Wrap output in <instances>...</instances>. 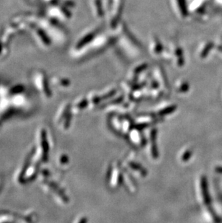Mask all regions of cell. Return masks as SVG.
<instances>
[{
    "label": "cell",
    "mask_w": 222,
    "mask_h": 223,
    "mask_svg": "<svg viewBox=\"0 0 222 223\" xmlns=\"http://www.w3.org/2000/svg\"><path fill=\"white\" fill-rule=\"evenodd\" d=\"M175 11L181 18H185L188 15V8L185 0H172Z\"/></svg>",
    "instance_id": "cell-2"
},
{
    "label": "cell",
    "mask_w": 222,
    "mask_h": 223,
    "mask_svg": "<svg viewBox=\"0 0 222 223\" xmlns=\"http://www.w3.org/2000/svg\"><path fill=\"white\" fill-rule=\"evenodd\" d=\"M129 165H130V167H131V168L134 169V170L140 171L141 173L142 174V175H144V176H145V175H147V171H146L145 169L143 168V167H141V165H139V164L136 163V162H131L129 163Z\"/></svg>",
    "instance_id": "cell-9"
},
{
    "label": "cell",
    "mask_w": 222,
    "mask_h": 223,
    "mask_svg": "<svg viewBox=\"0 0 222 223\" xmlns=\"http://www.w3.org/2000/svg\"><path fill=\"white\" fill-rule=\"evenodd\" d=\"M97 33H98V30L97 29H95L93 31H90L89 33H87V34L82 36L78 43H77L76 48H81L82 47L87 46V44H88V43L90 44V43H92L95 40L94 38H95Z\"/></svg>",
    "instance_id": "cell-3"
},
{
    "label": "cell",
    "mask_w": 222,
    "mask_h": 223,
    "mask_svg": "<svg viewBox=\"0 0 222 223\" xmlns=\"http://www.w3.org/2000/svg\"><path fill=\"white\" fill-rule=\"evenodd\" d=\"M147 64H142L139 65L138 67H136L135 69H134V70L132 71V75L135 78V76L136 75H139V74L142 72L144 70H145L146 68H147Z\"/></svg>",
    "instance_id": "cell-10"
},
{
    "label": "cell",
    "mask_w": 222,
    "mask_h": 223,
    "mask_svg": "<svg viewBox=\"0 0 222 223\" xmlns=\"http://www.w3.org/2000/svg\"><path fill=\"white\" fill-rule=\"evenodd\" d=\"M124 0H114L113 4L111 7L110 25L112 28H115L118 23L120 20V18L122 14L123 8Z\"/></svg>",
    "instance_id": "cell-1"
},
{
    "label": "cell",
    "mask_w": 222,
    "mask_h": 223,
    "mask_svg": "<svg viewBox=\"0 0 222 223\" xmlns=\"http://www.w3.org/2000/svg\"><path fill=\"white\" fill-rule=\"evenodd\" d=\"M192 156V151L191 150H187L184 153V155H183L182 157V160L184 162H186L191 158V157Z\"/></svg>",
    "instance_id": "cell-13"
},
{
    "label": "cell",
    "mask_w": 222,
    "mask_h": 223,
    "mask_svg": "<svg viewBox=\"0 0 222 223\" xmlns=\"http://www.w3.org/2000/svg\"><path fill=\"white\" fill-rule=\"evenodd\" d=\"M151 51L154 55H159L163 51V47L160 41L157 37L154 36L151 38L150 42Z\"/></svg>",
    "instance_id": "cell-5"
},
{
    "label": "cell",
    "mask_w": 222,
    "mask_h": 223,
    "mask_svg": "<svg viewBox=\"0 0 222 223\" xmlns=\"http://www.w3.org/2000/svg\"><path fill=\"white\" fill-rule=\"evenodd\" d=\"M92 7L94 15L98 18H102L105 15L102 0H92Z\"/></svg>",
    "instance_id": "cell-4"
},
{
    "label": "cell",
    "mask_w": 222,
    "mask_h": 223,
    "mask_svg": "<svg viewBox=\"0 0 222 223\" xmlns=\"http://www.w3.org/2000/svg\"><path fill=\"white\" fill-rule=\"evenodd\" d=\"M176 108H177L176 105H171V106L166 107V108L162 109V110H161L159 112V116H164V115L169 114V113L174 112L175 110H176Z\"/></svg>",
    "instance_id": "cell-11"
},
{
    "label": "cell",
    "mask_w": 222,
    "mask_h": 223,
    "mask_svg": "<svg viewBox=\"0 0 222 223\" xmlns=\"http://www.w3.org/2000/svg\"><path fill=\"white\" fill-rule=\"evenodd\" d=\"M87 219L86 217H83L82 218V219L80 221L79 223H87Z\"/></svg>",
    "instance_id": "cell-17"
},
{
    "label": "cell",
    "mask_w": 222,
    "mask_h": 223,
    "mask_svg": "<svg viewBox=\"0 0 222 223\" xmlns=\"http://www.w3.org/2000/svg\"><path fill=\"white\" fill-rule=\"evenodd\" d=\"M216 170L218 173H222V167H217L216 168Z\"/></svg>",
    "instance_id": "cell-18"
},
{
    "label": "cell",
    "mask_w": 222,
    "mask_h": 223,
    "mask_svg": "<svg viewBox=\"0 0 222 223\" xmlns=\"http://www.w3.org/2000/svg\"><path fill=\"white\" fill-rule=\"evenodd\" d=\"M172 56L177 66L182 67L184 64V57L180 47L176 46L172 48Z\"/></svg>",
    "instance_id": "cell-6"
},
{
    "label": "cell",
    "mask_w": 222,
    "mask_h": 223,
    "mask_svg": "<svg viewBox=\"0 0 222 223\" xmlns=\"http://www.w3.org/2000/svg\"><path fill=\"white\" fill-rule=\"evenodd\" d=\"M68 162H69V159L66 155H63L61 157V162L62 164H66Z\"/></svg>",
    "instance_id": "cell-15"
},
{
    "label": "cell",
    "mask_w": 222,
    "mask_h": 223,
    "mask_svg": "<svg viewBox=\"0 0 222 223\" xmlns=\"http://www.w3.org/2000/svg\"><path fill=\"white\" fill-rule=\"evenodd\" d=\"M156 130L153 129L151 132V153L154 158H157L159 157V152H158L157 147L156 145Z\"/></svg>",
    "instance_id": "cell-8"
},
{
    "label": "cell",
    "mask_w": 222,
    "mask_h": 223,
    "mask_svg": "<svg viewBox=\"0 0 222 223\" xmlns=\"http://www.w3.org/2000/svg\"><path fill=\"white\" fill-rule=\"evenodd\" d=\"M201 183L202 193H203V198H204L205 204L208 205V204H209L210 203H211V198H210L209 194H208V185H207L206 178L205 176H202Z\"/></svg>",
    "instance_id": "cell-7"
},
{
    "label": "cell",
    "mask_w": 222,
    "mask_h": 223,
    "mask_svg": "<svg viewBox=\"0 0 222 223\" xmlns=\"http://www.w3.org/2000/svg\"><path fill=\"white\" fill-rule=\"evenodd\" d=\"M188 89H189V85L187 82H183L180 84L179 88L177 89V91L179 93H186L188 92Z\"/></svg>",
    "instance_id": "cell-12"
},
{
    "label": "cell",
    "mask_w": 222,
    "mask_h": 223,
    "mask_svg": "<svg viewBox=\"0 0 222 223\" xmlns=\"http://www.w3.org/2000/svg\"><path fill=\"white\" fill-rule=\"evenodd\" d=\"M87 104H88V103H87V100H86V99H84V100H82V101H81L80 103L77 105V106L78 107V108L82 109V108H85V107L87 105Z\"/></svg>",
    "instance_id": "cell-14"
},
{
    "label": "cell",
    "mask_w": 222,
    "mask_h": 223,
    "mask_svg": "<svg viewBox=\"0 0 222 223\" xmlns=\"http://www.w3.org/2000/svg\"><path fill=\"white\" fill-rule=\"evenodd\" d=\"M70 118H71V116H70V115L69 114V115H68V116H67L66 120V121H65V126H64L65 128H68L69 126V124H70Z\"/></svg>",
    "instance_id": "cell-16"
}]
</instances>
